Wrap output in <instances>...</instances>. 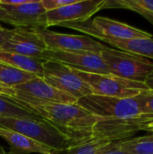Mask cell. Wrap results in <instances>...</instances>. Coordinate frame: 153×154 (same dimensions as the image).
<instances>
[{
    "label": "cell",
    "mask_w": 153,
    "mask_h": 154,
    "mask_svg": "<svg viewBox=\"0 0 153 154\" xmlns=\"http://www.w3.org/2000/svg\"><path fill=\"white\" fill-rule=\"evenodd\" d=\"M153 116H140L130 119H101L93 127L91 143L96 141L118 142L133 137L140 131H144Z\"/></svg>",
    "instance_id": "9"
},
{
    "label": "cell",
    "mask_w": 153,
    "mask_h": 154,
    "mask_svg": "<svg viewBox=\"0 0 153 154\" xmlns=\"http://www.w3.org/2000/svg\"><path fill=\"white\" fill-rule=\"evenodd\" d=\"M42 79L58 90L76 99L93 94L90 87L79 78L73 69L54 60H44Z\"/></svg>",
    "instance_id": "7"
},
{
    "label": "cell",
    "mask_w": 153,
    "mask_h": 154,
    "mask_svg": "<svg viewBox=\"0 0 153 154\" xmlns=\"http://www.w3.org/2000/svg\"><path fill=\"white\" fill-rule=\"evenodd\" d=\"M0 126L17 132L35 142L53 149L58 153L71 151L70 141L43 119L0 116Z\"/></svg>",
    "instance_id": "2"
},
{
    "label": "cell",
    "mask_w": 153,
    "mask_h": 154,
    "mask_svg": "<svg viewBox=\"0 0 153 154\" xmlns=\"http://www.w3.org/2000/svg\"><path fill=\"white\" fill-rule=\"evenodd\" d=\"M20 104L63 134L71 143L69 153L91 143L93 127L101 120L77 103Z\"/></svg>",
    "instance_id": "1"
},
{
    "label": "cell",
    "mask_w": 153,
    "mask_h": 154,
    "mask_svg": "<svg viewBox=\"0 0 153 154\" xmlns=\"http://www.w3.org/2000/svg\"><path fill=\"white\" fill-rule=\"evenodd\" d=\"M5 16L2 22L14 28H43L46 29V11L41 0H28L27 3L18 5H2Z\"/></svg>",
    "instance_id": "13"
},
{
    "label": "cell",
    "mask_w": 153,
    "mask_h": 154,
    "mask_svg": "<svg viewBox=\"0 0 153 154\" xmlns=\"http://www.w3.org/2000/svg\"><path fill=\"white\" fill-rule=\"evenodd\" d=\"M101 42L109 44L116 50L128 52L133 55L141 56L147 59H153L152 38H130L118 39L108 37H96Z\"/></svg>",
    "instance_id": "16"
},
{
    "label": "cell",
    "mask_w": 153,
    "mask_h": 154,
    "mask_svg": "<svg viewBox=\"0 0 153 154\" xmlns=\"http://www.w3.org/2000/svg\"><path fill=\"white\" fill-rule=\"evenodd\" d=\"M121 141L117 142L114 146H112L111 148H109L108 150L105 151L104 152H102L101 154H128L126 152H124V151H122L120 148H119V143H120Z\"/></svg>",
    "instance_id": "26"
},
{
    "label": "cell",
    "mask_w": 153,
    "mask_h": 154,
    "mask_svg": "<svg viewBox=\"0 0 153 154\" xmlns=\"http://www.w3.org/2000/svg\"><path fill=\"white\" fill-rule=\"evenodd\" d=\"M44 60H38L23 56L14 52L7 51L0 49V63L15 68L29 73H32L39 78H42L43 69L42 63Z\"/></svg>",
    "instance_id": "17"
},
{
    "label": "cell",
    "mask_w": 153,
    "mask_h": 154,
    "mask_svg": "<svg viewBox=\"0 0 153 154\" xmlns=\"http://www.w3.org/2000/svg\"><path fill=\"white\" fill-rule=\"evenodd\" d=\"M0 116H15L28 119H41L23 105L10 97L0 96Z\"/></svg>",
    "instance_id": "20"
},
{
    "label": "cell",
    "mask_w": 153,
    "mask_h": 154,
    "mask_svg": "<svg viewBox=\"0 0 153 154\" xmlns=\"http://www.w3.org/2000/svg\"><path fill=\"white\" fill-rule=\"evenodd\" d=\"M76 1L77 0H41V4L45 11L49 12L65 5H71Z\"/></svg>",
    "instance_id": "24"
},
{
    "label": "cell",
    "mask_w": 153,
    "mask_h": 154,
    "mask_svg": "<svg viewBox=\"0 0 153 154\" xmlns=\"http://www.w3.org/2000/svg\"><path fill=\"white\" fill-rule=\"evenodd\" d=\"M119 148L128 154H153V134L121 141Z\"/></svg>",
    "instance_id": "19"
},
{
    "label": "cell",
    "mask_w": 153,
    "mask_h": 154,
    "mask_svg": "<svg viewBox=\"0 0 153 154\" xmlns=\"http://www.w3.org/2000/svg\"><path fill=\"white\" fill-rule=\"evenodd\" d=\"M62 27L70 28L83 32L90 37H108L118 39L130 38H152L151 33L133 27L127 23L104 16H96L93 20L84 23H66Z\"/></svg>",
    "instance_id": "6"
},
{
    "label": "cell",
    "mask_w": 153,
    "mask_h": 154,
    "mask_svg": "<svg viewBox=\"0 0 153 154\" xmlns=\"http://www.w3.org/2000/svg\"><path fill=\"white\" fill-rule=\"evenodd\" d=\"M13 95H14V92L11 87H8L6 85L0 83V96L8 97H12Z\"/></svg>",
    "instance_id": "27"
},
{
    "label": "cell",
    "mask_w": 153,
    "mask_h": 154,
    "mask_svg": "<svg viewBox=\"0 0 153 154\" xmlns=\"http://www.w3.org/2000/svg\"><path fill=\"white\" fill-rule=\"evenodd\" d=\"M138 103L142 116H153V91L152 90H143L139 95L134 97Z\"/></svg>",
    "instance_id": "23"
},
{
    "label": "cell",
    "mask_w": 153,
    "mask_h": 154,
    "mask_svg": "<svg viewBox=\"0 0 153 154\" xmlns=\"http://www.w3.org/2000/svg\"><path fill=\"white\" fill-rule=\"evenodd\" d=\"M6 154H14V153H12V152H6Z\"/></svg>",
    "instance_id": "32"
},
{
    "label": "cell",
    "mask_w": 153,
    "mask_h": 154,
    "mask_svg": "<svg viewBox=\"0 0 153 154\" xmlns=\"http://www.w3.org/2000/svg\"><path fill=\"white\" fill-rule=\"evenodd\" d=\"M119 142V141H118ZM117 142L96 141L85 144L69 154H101L105 151L114 146Z\"/></svg>",
    "instance_id": "22"
},
{
    "label": "cell",
    "mask_w": 153,
    "mask_h": 154,
    "mask_svg": "<svg viewBox=\"0 0 153 154\" xmlns=\"http://www.w3.org/2000/svg\"><path fill=\"white\" fill-rule=\"evenodd\" d=\"M0 137L10 146V152L14 154H59L53 149L35 142L17 132L0 126Z\"/></svg>",
    "instance_id": "15"
},
{
    "label": "cell",
    "mask_w": 153,
    "mask_h": 154,
    "mask_svg": "<svg viewBox=\"0 0 153 154\" xmlns=\"http://www.w3.org/2000/svg\"><path fill=\"white\" fill-rule=\"evenodd\" d=\"M0 154H6V152L5 151V149L2 146H0Z\"/></svg>",
    "instance_id": "31"
},
{
    "label": "cell",
    "mask_w": 153,
    "mask_h": 154,
    "mask_svg": "<svg viewBox=\"0 0 153 154\" xmlns=\"http://www.w3.org/2000/svg\"><path fill=\"white\" fill-rule=\"evenodd\" d=\"M106 2V0H77L71 5L49 11L46 13V29L55 25L87 22L104 9Z\"/></svg>",
    "instance_id": "11"
},
{
    "label": "cell",
    "mask_w": 153,
    "mask_h": 154,
    "mask_svg": "<svg viewBox=\"0 0 153 154\" xmlns=\"http://www.w3.org/2000/svg\"><path fill=\"white\" fill-rule=\"evenodd\" d=\"M14 95L8 97L18 103L75 104L78 99L48 84L42 78L35 77L24 83L12 87Z\"/></svg>",
    "instance_id": "8"
},
{
    "label": "cell",
    "mask_w": 153,
    "mask_h": 154,
    "mask_svg": "<svg viewBox=\"0 0 153 154\" xmlns=\"http://www.w3.org/2000/svg\"><path fill=\"white\" fill-rule=\"evenodd\" d=\"M104 8H123L133 11L153 25V0H106Z\"/></svg>",
    "instance_id": "18"
},
{
    "label": "cell",
    "mask_w": 153,
    "mask_h": 154,
    "mask_svg": "<svg viewBox=\"0 0 153 154\" xmlns=\"http://www.w3.org/2000/svg\"><path fill=\"white\" fill-rule=\"evenodd\" d=\"M41 36L47 50L63 51H89L101 53L107 46L85 34H69L49 29L36 28Z\"/></svg>",
    "instance_id": "10"
},
{
    "label": "cell",
    "mask_w": 153,
    "mask_h": 154,
    "mask_svg": "<svg viewBox=\"0 0 153 154\" xmlns=\"http://www.w3.org/2000/svg\"><path fill=\"white\" fill-rule=\"evenodd\" d=\"M1 27H3V26H1V25H0V28H1Z\"/></svg>",
    "instance_id": "33"
},
{
    "label": "cell",
    "mask_w": 153,
    "mask_h": 154,
    "mask_svg": "<svg viewBox=\"0 0 153 154\" xmlns=\"http://www.w3.org/2000/svg\"><path fill=\"white\" fill-rule=\"evenodd\" d=\"M77 104L101 119H130L142 116L134 97L121 98L91 94L79 98Z\"/></svg>",
    "instance_id": "3"
},
{
    "label": "cell",
    "mask_w": 153,
    "mask_h": 154,
    "mask_svg": "<svg viewBox=\"0 0 153 154\" xmlns=\"http://www.w3.org/2000/svg\"><path fill=\"white\" fill-rule=\"evenodd\" d=\"M43 60L60 62L71 69L83 72L110 74L101 54L96 52L46 50L43 53Z\"/></svg>",
    "instance_id": "12"
},
{
    "label": "cell",
    "mask_w": 153,
    "mask_h": 154,
    "mask_svg": "<svg viewBox=\"0 0 153 154\" xmlns=\"http://www.w3.org/2000/svg\"><path fill=\"white\" fill-rule=\"evenodd\" d=\"M5 16V11H4V9L0 6V21H1V22L4 20Z\"/></svg>",
    "instance_id": "30"
},
{
    "label": "cell",
    "mask_w": 153,
    "mask_h": 154,
    "mask_svg": "<svg viewBox=\"0 0 153 154\" xmlns=\"http://www.w3.org/2000/svg\"><path fill=\"white\" fill-rule=\"evenodd\" d=\"M13 33H14V29L10 30L5 27L0 28V47L12 37Z\"/></svg>",
    "instance_id": "25"
},
{
    "label": "cell",
    "mask_w": 153,
    "mask_h": 154,
    "mask_svg": "<svg viewBox=\"0 0 153 154\" xmlns=\"http://www.w3.org/2000/svg\"><path fill=\"white\" fill-rule=\"evenodd\" d=\"M143 83L149 90H152L153 91V71L147 76V78Z\"/></svg>",
    "instance_id": "28"
},
{
    "label": "cell",
    "mask_w": 153,
    "mask_h": 154,
    "mask_svg": "<svg viewBox=\"0 0 153 154\" xmlns=\"http://www.w3.org/2000/svg\"><path fill=\"white\" fill-rule=\"evenodd\" d=\"M0 49L29 58L43 60V53L47 47L36 28H14L12 37Z\"/></svg>",
    "instance_id": "14"
},
{
    "label": "cell",
    "mask_w": 153,
    "mask_h": 154,
    "mask_svg": "<svg viewBox=\"0 0 153 154\" xmlns=\"http://www.w3.org/2000/svg\"><path fill=\"white\" fill-rule=\"evenodd\" d=\"M144 131H147V132H151V133H153V121L147 124L144 127Z\"/></svg>",
    "instance_id": "29"
},
{
    "label": "cell",
    "mask_w": 153,
    "mask_h": 154,
    "mask_svg": "<svg viewBox=\"0 0 153 154\" xmlns=\"http://www.w3.org/2000/svg\"><path fill=\"white\" fill-rule=\"evenodd\" d=\"M35 75L0 63V83L14 87L34 79Z\"/></svg>",
    "instance_id": "21"
},
{
    "label": "cell",
    "mask_w": 153,
    "mask_h": 154,
    "mask_svg": "<svg viewBox=\"0 0 153 154\" xmlns=\"http://www.w3.org/2000/svg\"><path fill=\"white\" fill-rule=\"evenodd\" d=\"M74 71L90 87L95 95L129 98L134 97L143 90L148 89L144 83L132 81L113 74L88 73L77 69Z\"/></svg>",
    "instance_id": "5"
},
{
    "label": "cell",
    "mask_w": 153,
    "mask_h": 154,
    "mask_svg": "<svg viewBox=\"0 0 153 154\" xmlns=\"http://www.w3.org/2000/svg\"><path fill=\"white\" fill-rule=\"evenodd\" d=\"M100 54L110 74L125 79L143 83L153 71V62L147 58L110 47H106Z\"/></svg>",
    "instance_id": "4"
}]
</instances>
